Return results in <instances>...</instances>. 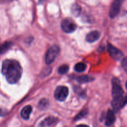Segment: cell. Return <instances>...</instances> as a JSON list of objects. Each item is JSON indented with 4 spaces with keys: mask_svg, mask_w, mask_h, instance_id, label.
Returning a JSON list of instances; mask_svg holds the SVG:
<instances>
[{
    "mask_svg": "<svg viewBox=\"0 0 127 127\" xmlns=\"http://www.w3.org/2000/svg\"><path fill=\"white\" fill-rule=\"evenodd\" d=\"M1 72L9 84H16L22 75V69L19 63L14 60H6L2 62Z\"/></svg>",
    "mask_w": 127,
    "mask_h": 127,
    "instance_id": "obj_1",
    "label": "cell"
},
{
    "mask_svg": "<svg viewBox=\"0 0 127 127\" xmlns=\"http://www.w3.org/2000/svg\"><path fill=\"white\" fill-rule=\"evenodd\" d=\"M59 53V48L56 45L52 46L47 50L45 57V62L47 64H50L53 63Z\"/></svg>",
    "mask_w": 127,
    "mask_h": 127,
    "instance_id": "obj_2",
    "label": "cell"
},
{
    "mask_svg": "<svg viewBox=\"0 0 127 127\" xmlns=\"http://www.w3.org/2000/svg\"><path fill=\"white\" fill-rule=\"evenodd\" d=\"M112 96L113 98L119 97L123 95V90L118 78H114L112 79Z\"/></svg>",
    "mask_w": 127,
    "mask_h": 127,
    "instance_id": "obj_3",
    "label": "cell"
},
{
    "mask_svg": "<svg viewBox=\"0 0 127 127\" xmlns=\"http://www.w3.org/2000/svg\"><path fill=\"white\" fill-rule=\"evenodd\" d=\"M127 104V96L119 97L117 98H113L112 102V107L115 112H117L121 109L123 107Z\"/></svg>",
    "mask_w": 127,
    "mask_h": 127,
    "instance_id": "obj_4",
    "label": "cell"
},
{
    "mask_svg": "<svg viewBox=\"0 0 127 127\" xmlns=\"http://www.w3.org/2000/svg\"><path fill=\"white\" fill-rule=\"evenodd\" d=\"M68 88L65 86H60L56 88L54 93V97L59 101H64L68 96Z\"/></svg>",
    "mask_w": 127,
    "mask_h": 127,
    "instance_id": "obj_5",
    "label": "cell"
},
{
    "mask_svg": "<svg viewBox=\"0 0 127 127\" xmlns=\"http://www.w3.org/2000/svg\"><path fill=\"white\" fill-rule=\"evenodd\" d=\"M61 27L65 33H72L75 31L77 25L70 19H65L62 21L61 23Z\"/></svg>",
    "mask_w": 127,
    "mask_h": 127,
    "instance_id": "obj_6",
    "label": "cell"
},
{
    "mask_svg": "<svg viewBox=\"0 0 127 127\" xmlns=\"http://www.w3.org/2000/svg\"><path fill=\"white\" fill-rule=\"evenodd\" d=\"M124 0H114L110 9L109 14L111 18H114L118 14Z\"/></svg>",
    "mask_w": 127,
    "mask_h": 127,
    "instance_id": "obj_7",
    "label": "cell"
},
{
    "mask_svg": "<svg viewBox=\"0 0 127 127\" xmlns=\"http://www.w3.org/2000/svg\"><path fill=\"white\" fill-rule=\"evenodd\" d=\"M107 50L109 53L110 55L115 60H119L123 57V55L122 52L120 50L115 47L114 46L112 45L110 43L107 44Z\"/></svg>",
    "mask_w": 127,
    "mask_h": 127,
    "instance_id": "obj_8",
    "label": "cell"
},
{
    "mask_svg": "<svg viewBox=\"0 0 127 127\" xmlns=\"http://www.w3.org/2000/svg\"><path fill=\"white\" fill-rule=\"evenodd\" d=\"M100 37V33L97 31H92V32H90L86 37V40L87 42H90V43H92L95 41H97L98 38Z\"/></svg>",
    "mask_w": 127,
    "mask_h": 127,
    "instance_id": "obj_9",
    "label": "cell"
},
{
    "mask_svg": "<svg viewBox=\"0 0 127 127\" xmlns=\"http://www.w3.org/2000/svg\"><path fill=\"white\" fill-rule=\"evenodd\" d=\"M115 121V116L114 112L111 110H108L106 116L105 125L107 126H111L114 124Z\"/></svg>",
    "mask_w": 127,
    "mask_h": 127,
    "instance_id": "obj_10",
    "label": "cell"
},
{
    "mask_svg": "<svg viewBox=\"0 0 127 127\" xmlns=\"http://www.w3.org/2000/svg\"><path fill=\"white\" fill-rule=\"evenodd\" d=\"M31 112H32V107H31V105H27V106H25L22 109L21 112V115L23 119L28 120L29 119Z\"/></svg>",
    "mask_w": 127,
    "mask_h": 127,
    "instance_id": "obj_11",
    "label": "cell"
},
{
    "mask_svg": "<svg viewBox=\"0 0 127 127\" xmlns=\"http://www.w3.org/2000/svg\"><path fill=\"white\" fill-rule=\"evenodd\" d=\"M57 121V119L56 118L54 117H47V119H45L41 124L40 126L42 127H48V126H52V125H54Z\"/></svg>",
    "mask_w": 127,
    "mask_h": 127,
    "instance_id": "obj_12",
    "label": "cell"
},
{
    "mask_svg": "<svg viewBox=\"0 0 127 127\" xmlns=\"http://www.w3.org/2000/svg\"><path fill=\"white\" fill-rule=\"evenodd\" d=\"M93 78L92 77H90L87 75L80 76H78L77 78V81L79 82L80 83H88L90 81H92L93 80Z\"/></svg>",
    "mask_w": 127,
    "mask_h": 127,
    "instance_id": "obj_13",
    "label": "cell"
},
{
    "mask_svg": "<svg viewBox=\"0 0 127 127\" xmlns=\"http://www.w3.org/2000/svg\"><path fill=\"white\" fill-rule=\"evenodd\" d=\"M71 11H72V14L75 16H78L80 14L81 7L79 5L77 4H74L72 5Z\"/></svg>",
    "mask_w": 127,
    "mask_h": 127,
    "instance_id": "obj_14",
    "label": "cell"
},
{
    "mask_svg": "<svg viewBox=\"0 0 127 127\" xmlns=\"http://www.w3.org/2000/svg\"><path fill=\"white\" fill-rule=\"evenodd\" d=\"M86 68H87V66L84 63H78L75 64L74 69L75 71L78 72V73H82L85 70Z\"/></svg>",
    "mask_w": 127,
    "mask_h": 127,
    "instance_id": "obj_15",
    "label": "cell"
},
{
    "mask_svg": "<svg viewBox=\"0 0 127 127\" xmlns=\"http://www.w3.org/2000/svg\"><path fill=\"white\" fill-rule=\"evenodd\" d=\"M11 45H12L11 42H4L3 44L1 45L0 46V54L6 52L11 47Z\"/></svg>",
    "mask_w": 127,
    "mask_h": 127,
    "instance_id": "obj_16",
    "label": "cell"
},
{
    "mask_svg": "<svg viewBox=\"0 0 127 127\" xmlns=\"http://www.w3.org/2000/svg\"><path fill=\"white\" fill-rule=\"evenodd\" d=\"M49 102L47 99H42V100H41L39 102V107L40 109H44L46 108H47V107L48 106Z\"/></svg>",
    "mask_w": 127,
    "mask_h": 127,
    "instance_id": "obj_17",
    "label": "cell"
},
{
    "mask_svg": "<svg viewBox=\"0 0 127 127\" xmlns=\"http://www.w3.org/2000/svg\"><path fill=\"white\" fill-rule=\"evenodd\" d=\"M68 70V66L66 64L61 66L58 69V73L60 74H64L67 73V72Z\"/></svg>",
    "mask_w": 127,
    "mask_h": 127,
    "instance_id": "obj_18",
    "label": "cell"
},
{
    "mask_svg": "<svg viewBox=\"0 0 127 127\" xmlns=\"http://www.w3.org/2000/svg\"><path fill=\"white\" fill-rule=\"evenodd\" d=\"M122 66L123 69L127 73V58H123L122 62Z\"/></svg>",
    "mask_w": 127,
    "mask_h": 127,
    "instance_id": "obj_19",
    "label": "cell"
},
{
    "mask_svg": "<svg viewBox=\"0 0 127 127\" xmlns=\"http://www.w3.org/2000/svg\"><path fill=\"white\" fill-rule=\"evenodd\" d=\"M87 114V110H83V111L81 112L79 114H78L77 116L75 117V120H78V119H80L82 118H83L85 115Z\"/></svg>",
    "mask_w": 127,
    "mask_h": 127,
    "instance_id": "obj_20",
    "label": "cell"
},
{
    "mask_svg": "<svg viewBox=\"0 0 127 127\" xmlns=\"http://www.w3.org/2000/svg\"><path fill=\"white\" fill-rule=\"evenodd\" d=\"M7 114V111L5 109H0V116H4Z\"/></svg>",
    "mask_w": 127,
    "mask_h": 127,
    "instance_id": "obj_21",
    "label": "cell"
},
{
    "mask_svg": "<svg viewBox=\"0 0 127 127\" xmlns=\"http://www.w3.org/2000/svg\"><path fill=\"white\" fill-rule=\"evenodd\" d=\"M126 88H127V83H126Z\"/></svg>",
    "mask_w": 127,
    "mask_h": 127,
    "instance_id": "obj_22",
    "label": "cell"
}]
</instances>
